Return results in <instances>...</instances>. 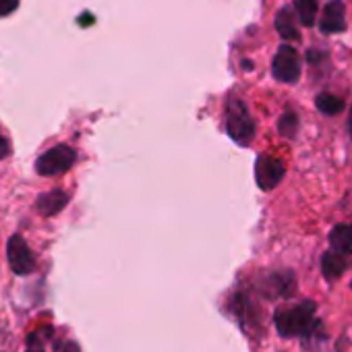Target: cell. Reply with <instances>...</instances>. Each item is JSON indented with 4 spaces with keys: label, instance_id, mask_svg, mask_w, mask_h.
I'll use <instances>...</instances> for the list:
<instances>
[{
    "label": "cell",
    "instance_id": "9c48e42d",
    "mask_svg": "<svg viewBox=\"0 0 352 352\" xmlns=\"http://www.w3.org/2000/svg\"><path fill=\"white\" fill-rule=\"evenodd\" d=\"M329 245L331 251L340 255H352V226L348 224H338L329 232Z\"/></svg>",
    "mask_w": 352,
    "mask_h": 352
},
{
    "label": "cell",
    "instance_id": "7c38bea8",
    "mask_svg": "<svg viewBox=\"0 0 352 352\" xmlns=\"http://www.w3.org/2000/svg\"><path fill=\"white\" fill-rule=\"evenodd\" d=\"M274 290V296H288L292 290H294V278L290 272H280V274H274L267 278V294Z\"/></svg>",
    "mask_w": 352,
    "mask_h": 352
},
{
    "label": "cell",
    "instance_id": "2e32d148",
    "mask_svg": "<svg viewBox=\"0 0 352 352\" xmlns=\"http://www.w3.org/2000/svg\"><path fill=\"white\" fill-rule=\"evenodd\" d=\"M52 327H46V329H40V331H34L28 336V350L25 352H46L44 350V342L46 338L50 336Z\"/></svg>",
    "mask_w": 352,
    "mask_h": 352
},
{
    "label": "cell",
    "instance_id": "6da1fadb",
    "mask_svg": "<svg viewBox=\"0 0 352 352\" xmlns=\"http://www.w3.org/2000/svg\"><path fill=\"white\" fill-rule=\"evenodd\" d=\"M315 302L313 300H300L292 307H284L276 311V327L282 338H296V336H309L317 321H315Z\"/></svg>",
    "mask_w": 352,
    "mask_h": 352
},
{
    "label": "cell",
    "instance_id": "44dd1931",
    "mask_svg": "<svg viewBox=\"0 0 352 352\" xmlns=\"http://www.w3.org/2000/svg\"><path fill=\"white\" fill-rule=\"evenodd\" d=\"M350 286H352V284H350Z\"/></svg>",
    "mask_w": 352,
    "mask_h": 352
},
{
    "label": "cell",
    "instance_id": "7a4b0ae2",
    "mask_svg": "<svg viewBox=\"0 0 352 352\" xmlns=\"http://www.w3.org/2000/svg\"><path fill=\"white\" fill-rule=\"evenodd\" d=\"M226 131L234 143L241 147L251 145L255 139V120L247 108V104L239 96H230L226 104Z\"/></svg>",
    "mask_w": 352,
    "mask_h": 352
},
{
    "label": "cell",
    "instance_id": "d6986e66",
    "mask_svg": "<svg viewBox=\"0 0 352 352\" xmlns=\"http://www.w3.org/2000/svg\"><path fill=\"white\" fill-rule=\"evenodd\" d=\"M60 352H81V350H79V346H77L75 342H67V344L63 346Z\"/></svg>",
    "mask_w": 352,
    "mask_h": 352
},
{
    "label": "cell",
    "instance_id": "30bf717a",
    "mask_svg": "<svg viewBox=\"0 0 352 352\" xmlns=\"http://www.w3.org/2000/svg\"><path fill=\"white\" fill-rule=\"evenodd\" d=\"M348 267L346 255H340L336 251H327L321 257V272L325 276V280H338Z\"/></svg>",
    "mask_w": 352,
    "mask_h": 352
},
{
    "label": "cell",
    "instance_id": "e0dca14e",
    "mask_svg": "<svg viewBox=\"0 0 352 352\" xmlns=\"http://www.w3.org/2000/svg\"><path fill=\"white\" fill-rule=\"evenodd\" d=\"M19 0H0V17H7L13 11H17Z\"/></svg>",
    "mask_w": 352,
    "mask_h": 352
},
{
    "label": "cell",
    "instance_id": "3957f363",
    "mask_svg": "<svg viewBox=\"0 0 352 352\" xmlns=\"http://www.w3.org/2000/svg\"><path fill=\"white\" fill-rule=\"evenodd\" d=\"M300 71H302V67H300V54L292 46H288V44L280 46V50L276 52L274 63H272L274 77L280 83L292 85V83H296L300 79Z\"/></svg>",
    "mask_w": 352,
    "mask_h": 352
},
{
    "label": "cell",
    "instance_id": "277c9868",
    "mask_svg": "<svg viewBox=\"0 0 352 352\" xmlns=\"http://www.w3.org/2000/svg\"><path fill=\"white\" fill-rule=\"evenodd\" d=\"M77 160V151L69 145H56L52 149H48L44 155L38 157L36 162V170L42 176H54L60 172H67Z\"/></svg>",
    "mask_w": 352,
    "mask_h": 352
},
{
    "label": "cell",
    "instance_id": "9a60e30c",
    "mask_svg": "<svg viewBox=\"0 0 352 352\" xmlns=\"http://www.w3.org/2000/svg\"><path fill=\"white\" fill-rule=\"evenodd\" d=\"M278 131L282 137L294 139V135L298 131V116L294 112H284L278 120Z\"/></svg>",
    "mask_w": 352,
    "mask_h": 352
},
{
    "label": "cell",
    "instance_id": "5b68a950",
    "mask_svg": "<svg viewBox=\"0 0 352 352\" xmlns=\"http://www.w3.org/2000/svg\"><path fill=\"white\" fill-rule=\"evenodd\" d=\"M286 174V166L282 160L272 155H261L255 162V181L261 191H272L280 185V181Z\"/></svg>",
    "mask_w": 352,
    "mask_h": 352
},
{
    "label": "cell",
    "instance_id": "4fadbf2b",
    "mask_svg": "<svg viewBox=\"0 0 352 352\" xmlns=\"http://www.w3.org/2000/svg\"><path fill=\"white\" fill-rule=\"evenodd\" d=\"M315 106L321 114L325 116H333V114H340L344 110V100L329 94V91H323L315 98Z\"/></svg>",
    "mask_w": 352,
    "mask_h": 352
},
{
    "label": "cell",
    "instance_id": "ba28073f",
    "mask_svg": "<svg viewBox=\"0 0 352 352\" xmlns=\"http://www.w3.org/2000/svg\"><path fill=\"white\" fill-rule=\"evenodd\" d=\"M69 204V195L65 191H50V193H44L38 197L36 201V210L38 214H42L44 218H50V216H56L60 210H65Z\"/></svg>",
    "mask_w": 352,
    "mask_h": 352
},
{
    "label": "cell",
    "instance_id": "5bb4252c",
    "mask_svg": "<svg viewBox=\"0 0 352 352\" xmlns=\"http://www.w3.org/2000/svg\"><path fill=\"white\" fill-rule=\"evenodd\" d=\"M294 11L305 28H313L317 19V0H294Z\"/></svg>",
    "mask_w": 352,
    "mask_h": 352
},
{
    "label": "cell",
    "instance_id": "ffe728a7",
    "mask_svg": "<svg viewBox=\"0 0 352 352\" xmlns=\"http://www.w3.org/2000/svg\"><path fill=\"white\" fill-rule=\"evenodd\" d=\"M348 133H350V139H352V106H350V116H348Z\"/></svg>",
    "mask_w": 352,
    "mask_h": 352
},
{
    "label": "cell",
    "instance_id": "8992f818",
    "mask_svg": "<svg viewBox=\"0 0 352 352\" xmlns=\"http://www.w3.org/2000/svg\"><path fill=\"white\" fill-rule=\"evenodd\" d=\"M7 257H9L11 270L17 276H28V274H32L36 270V257L30 251L28 243L19 234L11 236V241L7 245Z\"/></svg>",
    "mask_w": 352,
    "mask_h": 352
},
{
    "label": "cell",
    "instance_id": "ac0fdd59",
    "mask_svg": "<svg viewBox=\"0 0 352 352\" xmlns=\"http://www.w3.org/2000/svg\"><path fill=\"white\" fill-rule=\"evenodd\" d=\"M9 155V143L5 141V137L0 135V160H5Z\"/></svg>",
    "mask_w": 352,
    "mask_h": 352
},
{
    "label": "cell",
    "instance_id": "52a82bcc",
    "mask_svg": "<svg viewBox=\"0 0 352 352\" xmlns=\"http://www.w3.org/2000/svg\"><path fill=\"white\" fill-rule=\"evenodd\" d=\"M319 30L323 34H340L346 30V7L342 0H329L325 9L321 11Z\"/></svg>",
    "mask_w": 352,
    "mask_h": 352
},
{
    "label": "cell",
    "instance_id": "8fae6325",
    "mask_svg": "<svg viewBox=\"0 0 352 352\" xmlns=\"http://www.w3.org/2000/svg\"><path fill=\"white\" fill-rule=\"evenodd\" d=\"M276 32L280 34V38L284 40H300V34L296 30V19H294V13L292 9H282L278 15H276Z\"/></svg>",
    "mask_w": 352,
    "mask_h": 352
}]
</instances>
